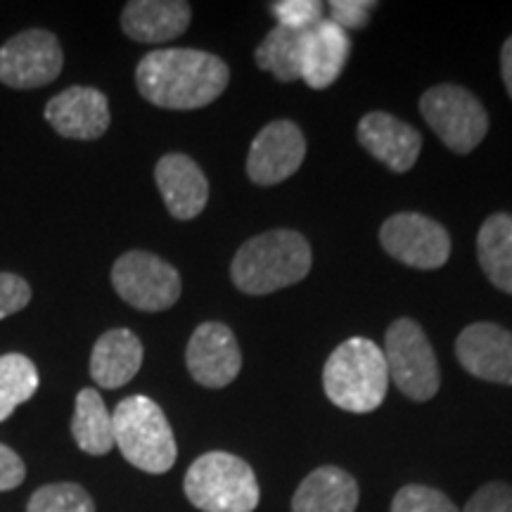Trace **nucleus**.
Here are the masks:
<instances>
[{"label":"nucleus","instance_id":"obj_1","mask_svg":"<svg viewBox=\"0 0 512 512\" xmlns=\"http://www.w3.org/2000/svg\"><path fill=\"white\" fill-rule=\"evenodd\" d=\"M228 81V64L195 48L152 50L136 67L140 95L162 110L207 107L226 91Z\"/></svg>","mask_w":512,"mask_h":512},{"label":"nucleus","instance_id":"obj_2","mask_svg":"<svg viewBox=\"0 0 512 512\" xmlns=\"http://www.w3.org/2000/svg\"><path fill=\"white\" fill-rule=\"evenodd\" d=\"M311 264V247L302 233L268 230L238 249L230 266V278L240 292L261 297L302 283Z\"/></svg>","mask_w":512,"mask_h":512},{"label":"nucleus","instance_id":"obj_3","mask_svg":"<svg viewBox=\"0 0 512 512\" xmlns=\"http://www.w3.org/2000/svg\"><path fill=\"white\" fill-rule=\"evenodd\" d=\"M389 370L373 339L351 337L332 351L323 368V389L337 408L373 413L384 403Z\"/></svg>","mask_w":512,"mask_h":512},{"label":"nucleus","instance_id":"obj_4","mask_svg":"<svg viewBox=\"0 0 512 512\" xmlns=\"http://www.w3.org/2000/svg\"><path fill=\"white\" fill-rule=\"evenodd\" d=\"M114 446L147 475H164L176 465V439L162 408L150 396H126L112 413Z\"/></svg>","mask_w":512,"mask_h":512},{"label":"nucleus","instance_id":"obj_5","mask_svg":"<svg viewBox=\"0 0 512 512\" xmlns=\"http://www.w3.org/2000/svg\"><path fill=\"white\" fill-rule=\"evenodd\" d=\"M183 489L202 512H254L261 496L252 467L226 451L197 458L185 472Z\"/></svg>","mask_w":512,"mask_h":512},{"label":"nucleus","instance_id":"obj_6","mask_svg":"<svg viewBox=\"0 0 512 512\" xmlns=\"http://www.w3.org/2000/svg\"><path fill=\"white\" fill-rule=\"evenodd\" d=\"M384 361L396 389L413 401H430L439 392V363L430 339L413 318H399L384 337Z\"/></svg>","mask_w":512,"mask_h":512},{"label":"nucleus","instance_id":"obj_7","mask_svg":"<svg viewBox=\"0 0 512 512\" xmlns=\"http://www.w3.org/2000/svg\"><path fill=\"white\" fill-rule=\"evenodd\" d=\"M420 112L441 143L456 155H470L489 133V114L463 86H432L420 98Z\"/></svg>","mask_w":512,"mask_h":512},{"label":"nucleus","instance_id":"obj_8","mask_svg":"<svg viewBox=\"0 0 512 512\" xmlns=\"http://www.w3.org/2000/svg\"><path fill=\"white\" fill-rule=\"evenodd\" d=\"M112 285L128 306L145 313L171 309L181 297V275L157 254L133 252L121 254L112 266Z\"/></svg>","mask_w":512,"mask_h":512},{"label":"nucleus","instance_id":"obj_9","mask_svg":"<svg viewBox=\"0 0 512 512\" xmlns=\"http://www.w3.org/2000/svg\"><path fill=\"white\" fill-rule=\"evenodd\" d=\"M64 55L55 34L46 29H29L12 36L0 48V83L31 91L53 83L62 72Z\"/></svg>","mask_w":512,"mask_h":512},{"label":"nucleus","instance_id":"obj_10","mask_svg":"<svg viewBox=\"0 0 512 512\" xmlns=\"http://www.w3.org/2000/svg\"><path fill=\"white\" fill-rule=\"evenodd\" d=\"M380 242L384 252L396 261L422 271L441 268L451 256V238L446 228L430 216L413 211L389 216L380 228Z\"/></svg>","mask_w":512,"mask_h":512},{"label":"nucleus","instance_id":"obj_11","mask_svg":"<svg viewBox=\"0 0 512 512\" xmlns=\"http://www.w3.org/2000/svg\"><path fill=\"white\" fill-rule=\"evenodd\" d=\"M306 157V138L292 121H271L249 147L247 176L256 185H278L299 171Z\"/></svg>","mask_w":512,"mask_h":512},{"label":"nucleus","instance_id":"obj_12","mask_svg":"<svg viewBox=\"0 0 512 512\" xmlns=\"http://www.w3.org/2000/svg\"><path fill=\"white\" fill-rule=\"evenodd\" d=\"M185 363H188L192 380L202 387H228L242 368V354L233 330L216 320L202 323L192 332L188 349H185Z\"/></svg>","mask_w":512,"mask_h":512},{"label":"nucleus","instance_id":"obj_13","mask_svg":"<svg viewBox=\"0 0 512 512\" xmlns=\"http://www.w3.org/2000/svg\"><path fill=\"white\" fill-rule=\"evenodd\" d=\"M456 356L460 366L479 380L512 384V332L501 325H467L456 339Z\"/></svg>","mask_w":512,"mask_h":512},{"label":"nucleus","instance_id":"obj_14","mask_svg":"<svg viewBox=\"0 0 512 512\" xmlns=\"http://www.w3.org/2000/svg\"><path fill=\"white\" fill-rule=\"evenodd\" d=\"M46 119L62 138L95 140L110 128V102L98 88L72 86L48 102Z\"/></svg>","mask_w":512,"mask_h":512},{"label":"nucleus","instance_id":"obj_15","mask_svg":"<svg viewBox=\"0 0 512 512\" xmlns=\"http://www.w3.org/2000/svg\"><path fill=\"white\" fill-rule=\"evenodd\" d=\"M358 143L396 174L411 171L422 150L420 133L387 112H370L358 121Z\"/></svg>","mask_w":512,"mask_h":512},{"label":"nucleus","instance_id":"obj_16","mask_svg":"<svg viewBox=\"0 0 512 512\" xmlns=\"http://www.w3.org/2000/svg\"><path fill=\"white\" fill-rule=\"evenodd\" d=\"M157 188L169 214L178 221L200 216L209 200V181L188 155H164L155 169Z\"/></svg>","mask_w":512,"mask_h":512},{"label":"nucleus","instance_id":"obj_17","mask_svg":"<svg viewBox=\"0 0 512 512\" xmlns=\"http://www.w3.org/2000/svg\"><path fill=\"white\" fill-rule=\"evenodd\" d=\"M351 53L347 31L323 19L302 34V79L316 91H323L342 76Z\"/></svg>","mask_w":512,"mask_h":512},{"label":"nucleus","instance_id":"obj_18","mask_svg":"<svg viewBox=\"0 0 512 512\" xmlns=\"http://www.w3.org/2000/svg\"><path fill=\"white\" fill-rule=\"evenodd\" d=\"M192 8L183 0H131L121 12V29L138 43H166L190 27Z\"/></svg>","mask_w":512,"mask_h":512},{"label":"nucleus","instance_id":"obj_19","mask_svg":"<svg viewBox=\"0 0 512 512\" xmlns=\"http://www.w3.org/2000/svg\"><path fill=\"white\" fill-rule=\"evenodd\" d=\"M143 366V344L126 328L107 330L91 351V377L102 389H119Z\"/></svg>","mask_w":512,"mask_h":512},{"label":"nucleus","instance_id":"obj_20","mask_svg":"<svg viewBox=\"0 0 512 512\" xmlns=\"http://www.w3.org/2000/svg\"><path fill=\"white\" fill-rule=\"evenodd\" d=\"M356 508V479L335 465L313 470L292 498V512H354Z\"/></svg>","mask_w":512,"mask_h":512},{"label":"nucleus","instance_id":"obj_21","mask_svg":"<svg viewBox=\"0 0 512 512\" xmlns=\"http://www.w3.org/2000/svg\"><path fill=\"white\" fill-rule=\"evenodd\" d=\"M479 266L491 285L512 294V216L494 214L484 221L477 235Z\"/></svg>","mask_w":512,"mask_h":512},{"label":"nucleus","instance_id":"obj_22","mask_svg":"<svg viewBox=\"0 0 512 512\" xmlns=\"http://www.w3.org/2000/svg\"><path fill=\"white\" fill-rule=\"evenodd\" d=\"M72 437L88 456H107L114 448L112 413L98 389H81L74 403Z\"/></svg>","mask_w":512,"mask_h":512},{"label":"nucleus","instance_id":"obj_23","mask_svg":"<svg viewBox=\"0 0 512 512\" xmlns=\"http://www.w3.org/2000/svg\"><path fill=\"white\" fill-rule=\"evenodd\" d=\"M254 60L278 81H299L302 79V34L285 27L271 29L256 48Z\"/></svg>","mask_w":512,"mask_h":512},{"label":"nucleus","instance_id":"obj_24","mask_svg":"<svg viewBox=\"0 0 512 512\" xmlns=\"http://www.w3.org/2000/svg\"><path fill=\"white\" fill-rule=\"evenodd\" d=\"M36 363L24 354L0 356V422H5L22 403L38 392Z\"/></svg>","mask_w":512,"mask_h":512},{"label":"nucleus","instance_id":"obj_25","mask_svg":"<svg viewBox=\"0 0 512 512\" xmlns=\"http://www.w3.org/2000/svg\"><path fill=\"white\" fill-rule=\"evenodd\" d=\"M27 512H95L91 494L81 484H46L31 494Z\"/></svg>","mask_w":512,"mask_h":512},{"label":"nucleus","instance_id":"obj_26","mask_svg":"<svg viewBox=\"0 0 512 512\" xmlns=\"http://www.w3.org/2000/svg\"><path fill=\"white\" fill-rule=\"evenodd\" d=\"M271 12L278 19V27L297 31V34H304L325 19V5L318 0H275L271 3Z\"/></svg>","mask_w":512,"mask_h":512},{"label":"nucleus","instance_id":"obj_27","mask_svg":"<svg viewBox=\"0 0 512 512\" xmlns=\"http://www.w3.org/2000/svg\"><path fill=\"white\" fill-rule=\"evenodd\" d=\"M392 512H458L451 498L432 486L408 484L392 501Z\"/></svg>","mask_w":512,"mask_h":512},{"label":"nucleus","instance_id":"obj_28","mask_svg":"<svg viewBox=\"0 0 512 512\" xmlns=\"http://www.w3.org/2000/svg\"><path fill=\"white\" fill-rule=\"evenodd\" d=\"M463 512H512V486L505 482L484 484L467 501Z\"/></svg>","mask_w":512,"mask_h":512},{"label":"nucleus","instance_id":"obj_29","mask_svg":"<svg viewBox=\"0 0 512 512\" xmlns=\"http://www.w3.org/2000/svg\"><path fill=\"white\" fill-rule=\"evenodd\" d=\"M31 302V287L15 273H0V320L27 309Z\"/></svg>","mask_w":512,"mask_h":512},{"label":"nucleus","instance_id":"obj_30","mask_svg":"<svg viewBox=\"0 0 512 512\" xmlns=\"http://www.w3.org/2000/svg\"><path fill=\"white\" fill-rule=\"evenodd\" d=\"M375 8L377 3H366V0H332L328 3L330 22H335L344 31L366 27L370 12Z\"/></svg>","mask_w":512,"mask_h":512},{"label":"nucleus","instance_id":"obj_31","mask_svg":"<svg viewBox=\"0 0 512 512\" xmlns=\"http://www.w3.org/2000/svg\"><path fill=\"white\" fill-rule=\"evenodd\" d=\"M27 477V465L12 451L10 446L0 444V491H12Z\"/></svg>","mask_w":512,"mask_h":512},{"label":"nucleus","instance_id":"obj_32","mask_svg":"<svg viewBox=\"0 0 512 512\" xmlns=\"http://www.w3.org/2000/svg\"><path fill=\"white\" fill-rule=\"evenodd\" d=\"M501 74H503L505 88H508V95L512 98V36L503 43V50H501Z\"/></svg>","mask_w":512,"mask_h":512}]
</instances>
